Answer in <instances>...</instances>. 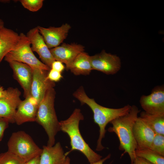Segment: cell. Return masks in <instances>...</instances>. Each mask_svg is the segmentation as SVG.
<instances>
[{
    "instance_id": "13",
    "label": "cell",
    "mask_w": 164,
    "mask_h": 164,
    "mask_svg": "<svg viewBox=\"0 0 164 164\" xmlns=\"http://www.w3.org/2000/svg\"><path fill=\"white\" fill-rule=\"evenodd\" d=\"M8 63L13 70L14 77L23 90L25 97L30 95L32 68L26 64L15 61H10Z\"/></svg>"
},
{
    "instance_id": "33",
    "label": "cell",
    "mask_w": 164,
    "mask_h": 164,
    "mask_svg": "<svg viewBox=\"0 0 164 164\" xmlns=\"http://www.w3.org/2000/svg\"><path fill=\"white\" fill-rule=\"evenodd\" d=\"M4 23L3 20L0 19V29L4 27Z\"/></svg>"
},
{
    "instance_id": "21",
    "label": "cell",
    "mask_w": 164,
    "mask_h": 164,
    "mask_svg": "<svg viewBox=\"0 0 164 164\" xmlns=\"http://www.w3.org/2000/svg\"><path fill=\"white\" fill-rule=\"evenodd\" d=\"M135 155L136 157L144 159L153 164H164V156L149 148L137 149Z\"/></svg>"
},
{
    "instance_id": "15",
    "label": "cell",
    "mask_w": 164,
    "mask_h": 164,
    "mask_svg": "<svg viewBox=\"0 0 164 164\" xmlns=\"http://www.w3.org/2000/svg\"><path fill=\"white\" fill-rule=\"evenodd\" d=\"M39 104L31 95L22 101L15 116V121L18 125L25 122L36 121Z\"/></svg>"
},
{
    "instance_id": "32",
    "label": "cell",
    "mask_w": 164,
    "mask_h": 164,
    "mask_svg": "<svg viewBox=\"0 0 164 164\" xmlns=\"http://www.w3.org/2000/svg\"><path fill=\"white\" fill-rule=\"evenodd\" d=\"M70 159L69 157H67L64 164H70Z\"/></svg>"
},
{
    "instance_id": "3",
    "label": "cell",
    "mask_w": 164,
    "mask_h": 164,
    "mask_svg": "<svg viewBox=\"0 0 164 164\" xmlns=\"http://www.w3.org/2000/svg\"><path fill=\"white\" fill-rule=\"evenodd\" d=\"M84 119L80 109L75 108L68 118L60 121V130L67 134L70 139L71 149L66 153V155L73 151H78L86 157L90 163H92L100 160L102 157L89 147L81 135L79 125Z\"/></svg>"
},
{
    "instance_id": "4",
    "label": "cell",
    "mask_w": 164,
    "mask_h": 164,
    "mask_svg": "<svg viewBox=\"0 0 164 164\" xmlns=\"http://www.w3.org/2000/svg\"><path fill=\"white\" fill-rule=\"evenodd\" d=\"M55 95L54 88L47 91L39 105L36 119L46 132L48 137L47 145L50 146L55 144V136L60 131L54 107Z\"/></svg>"
},
{
    "instance_id": "27",
    "label": "cell",
    "mask_w": 164,
    "mask_h": 164,
    "mask_svg": "<svg viewBox=\"0 0 164 164\" xmlns=\"http://www.w3.org/2000/svg\"><path fill=\"white\" fill-rule=\"evenodd\" d=\"M65 69L63 63L58 61L55 60L52 63L51 69H52L61 73Z\"/></svg>"
},
{
    "instance_id": "1",
    "label": "cell",
    "mask_w": 164,
    "mask_h": 164,
    "mask_svg": "<svg viewBox=\"0 0 164 164\" xmlns=\"http://www.w3.org/2000/svg\"><path fill=\"white\" fill-rule=\"evenodd\" d=\"M82 105L86 104L92 110L94 122L99 128V136L97 141L96 150L101 151L105 147L102 144V139L104 138L107 124L113 120L128 113L130 110L131 105L127 104L118 108L106 107L97 103L94 99L88 97L84 87H80L73 94Z\"/></svg>"
},
{
    "instance_id": "8",
    "label": "cell",
    "mask_w": 164,
    "mask_h": 164,
    "mask_svg": "<svg viewBox=\"0 0 164 164\" xmlns=\"http://www.w3.org/2000/svg\"><path fill=\"white\" fill-rule=\"evenodd\" d=\"M139 102L145 112L152 114H164V86H156L150 94L142 96Z\"/></svg>"
},
{
    "instance_id": "17",
    "label": "cell",
    "mask_w": 164,
    "mask_h": 164,
    "mask_svg": "<svg viewBox=\"0 0 164 164\" xmlns=\"http://www.w3.org/2000/svg\"><path fill=\"white\" fill-rule=\"evenodd\" d=\"M66 156L59 142L52 146L44 145L40 155L39 164H64Z\"/></svg>"
},
{
    "instance_id": "5",
    "label": "cell",
    "mask_w": 164,
    "mask_h": 164,
    "mask_svg": "<svg viewBox=\"0 0 164 164\" xmlns=\"http://www.w3.org/2000/svg\"><path fill=\"white\" fill-rule=\"evenodd\" d=\"M8 151L26 162L40 155L42 151L28 134L20 131L12 133L8 142Z\"/></svg>"
},
{
    "instance_id": "22",
    "label": "cell",
    "mask_w": 164,
    "mask_h": 164,
    "mask_svg": "<svg viewBox=\"0 0 164 164\" xmlns=\"http://www.w3.org/2000/svg\"><path fill=\"white\" fill-rule=\"evenodd\" d=\"M26 162L18 156L8 151L0 154V164H25Z\"/></svg>"
},
{
    "instance_id": "11",
    "label": "cell",
    "mask_w": 164,
    "mask_h": 164,
    "mask_svg": "<svg viewBox=\"0 0 164 164\" xmlns=\"http://www.w3.org/2000/svg\"><path fill=\"white\" fill-rule=\"evenodd\" d=\"M20 91L17 88L10 87L9 94L0 98V117L7 120L9 123L15 122L16 111L21 101Z\"/></svg>"
},
{
    "instance_id": "26",
    "label": "cell",
    "mask_w": 164,
    "mask_h": 164,
    "mask_svg": "<svg viewBox=\"0 0 164 164\" xmlns=\"http://www.w3.org/2000/svg\"><path fill=\"white\" fill-rule=\"evenodd\" d=\"M9 123L6 119L0 117V141L3 137L5 130L8 127Z\"/></svg>"
},
{
    "instance_id": "31",
    "label": "cell",
    "mask_w": 164,
    "mask_h": 164,
    "mask_svg": "<svg viewBox=\"0 0 164 164\" xmlns=\"http://www.w3.org/2000/svg\"><path fill=\"white\" fill-rule=\"evenodd\" d=\"M111 156V154H109L105 158L101 159L100 160L93 163H90V164H103V162L106 160L109 159L110 158Z\"/></svg>"
},
{
    "instance_id": "2",
    "label": "cell",
    "mask_w": 164,
    "mask_h": 164,
    "mask_svg": "<svg viewBox=\"0 0 164 164\" xmlns=\"http://www.w3.org/2000/svg\"><path fill=\"white\" fill-rule=\"evenodd\" d=\"M140 111L135 105L132 106L128 113L111 121L110 123L112 126L108 129L109 132L114 133L118 136L120 143L119 149L124 151L121 156L127 153L130 159L131 164L136 157L135 151L137 149L133 128Z\"/></svg>"
},
{
    "instance_id": "25",
    "label": "cell",
    "mask_w": 164,
    "mask_h": 164,
    "mask_svg": "<svg viewBox=\"0 0 164 164\" xmlns=\"http://www.w3.org/2000/svg\"><path fill=\"white\" fill-rule=\"evenodd\" d=\"M62 77L61 73L52 69H50L48 72L47 78L52 82H58Z\"/></svg>"
},
{
    "instance_id": "28",
    "label": "cell",
    "mask_w": 164,
    "mask_h": 164,
    "mask_svg": "<svg viewBox=\"0 0 164 164\" xmlns=\"http://www.w3.org/2000/svg\"><path fill=\"white\" fill-rule=\"evenodd\" d=\"M132 164H153L146 159L136 157Z\"/></svg>"
},
{
    "instance_id": "23",
    "label": "cell",
    "mask_w": 164,
    "mask_h": 164,
    "mask_svg": "<svg viewBox=\"0 0 164 164\" xmlns=\"http://www.w3.org/2000/svg\"><path fill=\"white\" fill-rule=\"evenodd\" d=\"M149 149L164 156V135L156 134Z\"/></svg>"
},
{
    "instance_id": "24",
    "label": "cell",
    "mask_w": 164,
    "mask_h": 164,
    "mask_svg": "<svg viewBox=\"0 0 164 164\" xmlns=\"http://www.w3.org/2000/svg\"><path fill=\"white\" fill-rule=\"evenodd\" d=\"M20 2L24 8L30 11L35 12L38 11L42 7L43 0H21Z\"/></svg>"
},
{
    "instance_id": "30",
    "label": "cell",
    "mask_w": 164,
    "mask_h": 164,
    "mask_svg": "<svg viewBox=\"0 0 164 164\" xmlns=\"http://www.w3.org/2000/svg\"><path fill=\"white\" fill-rule=\"evenodd\" d=\"M40 155L37 156L26 162L25 164H39Z\"/></svg>"
},
{
    "instance_id": "6",
    "label": "cell",
    "mask_w": 164,
    "mask_h": 164,
    "mask_svg": "<svg viewBox=\"0 0 164 164\" xmlns=\"http://www.w3.org/2000/svg\"><path fill=\"white\" fill-rule=\"evenodd\" d=\"M20 39L14 49L5 57L7 62L15 61L26 64L32 68L49 71L50 69L35 56L32 51L30 41L24 34H19Z\"/></svg>"
},
{
    "instance_id": "14",
    "label": "cell",
    "mask_w": 164,
    "mask_h": 164,
    "mask_svg": "<svg viewBox=\"0 0 164 164\" xmlns=\"http://www.w3.org/2000/svg\"><path fill=\"white\" fill-rule=\"evenodd\" d=\"M37 27L49 49L59 46L66 39L71 28L70 26L67 23L57 27H50L45 28L39 26Z\"/></svg>"
},
{
    "instance_id": "9",
    "label": "cell",
    "mask_w": 164,
    "mask_h": 164,
    "mask_svg": "<svg viewBox=\"0 0 164 164\" xmlns=\"http://www.w3.org/2000/svg\"><path fill=\"white\" fill-rule=\"evenodd\" d=\"M33 75L30 90V95L39 104L46 92L54 88L55 82L47 78L49 71L32 68Z\"/></svg>"
},
{
    "instance_id": "18",
    "label": "cell",
    "mask_w": 164,
    "mask_h": 164,
    "mask_svg": "<svg viewBox=\"0 0 164 164\" xmlns=\"http://www.w3.org/2000/svg\"><path fill=\"white\" fill-rule=\"evenodd\" d=\"M20 38L19 34L12 30L4 27L0 29V63L15 47Z\"/></svg>"
},
{
    "instance_id": "34",
    "label": "cell",
    "mask_w": 164,
    "mask_h": 164,
    "mask_svg": "<svg viewBox=\"0 0 164 164\" xmlns=\"http://www.w3.org/2000/svg\"><path fill=\"white\" fill-rule=\"evenodd\" d=\"M0 2H4V3H7L9 2V0H0Z\"/></svg>"
},
{
    "instance_id": "29",
    "label": "cell",
    "mask_w": 164,
    "mask_h": 164,
    "mask_svg": "<svg viewBox=\"0 0 164 164\" xmlns=\"http://www.w3.org/2000/svg\"><path fill=\"white\" fill-rule=\"evenodd\" d=\"M10 87L5 90L0 85V98L4 97L9 93Z\"/></svg>"
},
{
    "instance_id": "16",
    "label": "cell",
    "mask_w": 164,
    "mask_h": 164,
    "mask_svg": "<svg viewBox=\"0 0 164 164\" xmlns=\"http://www.w3.org/2000/svg\"><path fill=\"white\" fill-rule=\"evenodd\" d=\"M133 132L137 149L149 148L155 133L147 124L138 117L133 126Z\"/></svg>"
},
{
    "instance_id": "12",
    "label": "cell",
    "mask_w": 164,
    "mask_h": 164,
    "mask_svg": "<svg viewBox=\"0 0 164 164\" xmlns=\"http://www.w3.org/2000/svg\"><path fill=\"white\" fill-rule=\"evenodd\" d=\"M50 50L55 60L64 63L65 69L68 70L70 65L75 58L79 53L84 51V47L80 44L63 43Z\"/></svg>"
},
{
    "instance_id": "7",
    "label": "cell",
    "mask_w": 164,
    "mask_h": 164,
    "mask_svg": "<svg viewBox=\"0 0 164 164\" xmlns=\"http://www.w3.org/2000/svg\"><path fill=\"white\" fill-rule=\"evenodd\" d=\"M93 70L100 71L107 75H114L120 69L121 63L116 55L107 53L102 50L100 53L90 56Z\"/></svg>"
},
{
    "instance_id": "19",
    "label": "cell",
    "mask_w": 164,
    "mask_h": 164,
    "mask_svg": "<svg viewBox=\"0 0 164 164\" xmlns=\"http://www.w3.org/2000/svg\"><path fill=\"white\" fill-rule=\"evenodd\" d=\"M69 70L75 75H89L93 70L90 56L84 51L79 53L71 63Z\"/></svg>"
},
{
    "instance_id": "10",
    "label": "cell",
    "mask_w": 164,
    "mask_h": 164,
    "mask_svg": "<svg viewBox=\"0 0 164 164\" xmlns=\"http://www.w3.org/2000/svg\"><path fill=\"white\" fill-rule=\"evenodd\" d=\"M26 36L32 45V51L36 52L42 62L51 69L52 64L55 60L40 34L37 27L30 30Z\"/></svg>"
},
{
    "instance_id": "20",
    "label": "cell",
    "mask_w": 164,
    "mask_h": 164,
    "mask_svg": "<svg viewBox=\"0 0 164 164\" xmlns=\"http://www.w3.org/2000/svg\"><path fill=\"white\" fill-rule=\"evenodd\" d=\"M143 120L155 134L164 135V114L155 115L141 112L139 117Z\"/></svg>"
}]
</instances>
